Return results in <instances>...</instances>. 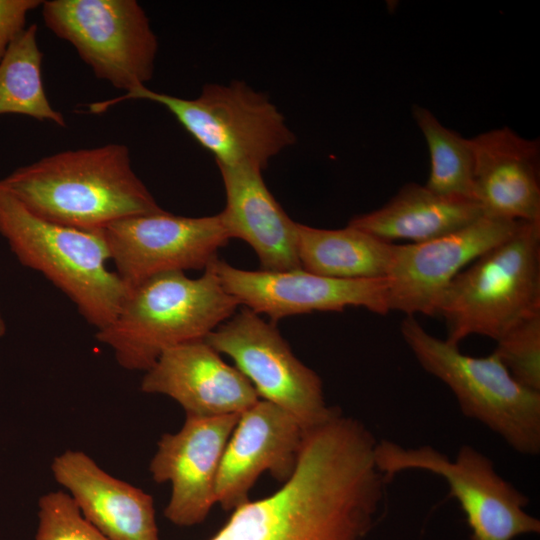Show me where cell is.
I'll return each mask as SVG.
<instances>
[{
	"label": "cell",
	"mask_w": 540,
	"mask_h": 540,
	"mask_svg": "<svg viewBox=\"0 0 540 540\" xmlns=\"http://www.w3.org/2000/svg\"><path fill=\"white\" fill-rule=\"evenodd\" d=\"M376 443L364 423L342 411L306 430L290 478L234 509L210 540H364L386 484Z\"/></svg>",
	"instance_id": "6da1fadb"
},
{
	"label": "cell",
	"mask_w": 540,
	"mask_h": 540,
	"mask_svg": "<svg viewBox=\"0 0 540 540\" xmlns=\"http://www.w3.org/2000/svg\"><path fill=\"white\" fill-rule=\"evenodd\" d=\"M1 181L36 215L78 229L102 230L162 209L135 173L124 144L61 151Z\"/></svg>",
	"instance_id": "7a4b0ae2"
},
{
	"label": "cell",
	"mask_w": 540,
	"mask_h": 540,
	"mask_svg": "<svg viewBox=\"0 0 540 540\" xmlns=\"http://www.w3.org/2000/svg\"><path fill=\"white\" fill-rule=\"evenodd\" d=\"M238 306L211 265L195 279L162 273L130 289L115 319L95 337L121 367L146 372L167 349L205 339Z\"/></svg>",
	"instance_id": "3957f363"
},
{
	"label": "cell",
	"mask_w": 540,
	"mask_h": 540,
	"mask_svg": "<svg viewBox=\"0 0 540 540\" xmlns=\"http://www.w3.org/2000/svg\"><path fill=\"white\" fill-rule=\"evenodd\" d=\"M0 234L17 260L65 294L96 331L115 319L130 289L107 267L103 229H78L42 218L0 179Z\"/></svg>",
	"instance_id": "277c9868"
},
{
	"label": "cell",
	"mask_w": 540,
	"mask_h": 540,
	"mask_svg": "<svg viewBox=\"0 0 540 540\" xmlns=\"http://www.w3.org/2000/svg\"><path fill=\"white\" fill-rule=\"evenodd\" d=\"M540 313V221H522L507 240L474 260L450 282L437 305L446 341L471 335L496 342Z\"/></svg>",
	"instance_id": "5b68a950"
},
{
	"label": "cell",
	"mask_w": 540,
	"mask_h": 540,
	"mask_svg": "<svg viewBox=\"0 0 540 540\" xmlns=\"http://www.w3.org/2000/svg\"><path fill=\"white\" fill-rule=\"evenodd\" d=\"M127 100H146L166 108L209 151L217 165H252L262 170L270 159L295 142L284 115L269 97L242 81L205 84L193 99L156 92L146 85L88 105L105 112Z\"/></svg>",
	"instance_id": "8992f818"
},
{
	"label": "cell",
	"mask_w": 540,
	"mask_h": 540,
	"mask_svg": "<svg viewBox=\"0 0 540 540\" xmlns=\"http://www.w3.org/2000/svg\"><path fill=\"white\" fill-rule=\"evenodd\" d=\"M400 331L419 365L451 390L465 417L521 455L540 454V392L518 383L495 353L465 355L429 334L414 316L403 319Z\"/></svg>",
	"instance_id": "52a82bcc"
},
{
	"label": "cell",
	"mask_w": 540,
	"mask_h": 540,
	"mask_svg": "<svg viewBox=\"0 0 540 540\" xmlns=\"http://www.w3.org/2000/svg\"><path fill=\"white\" fill-rule=\"evenodd\" d=\"M377 470L386 483L397 474L420 470L440 476L449 487L471 529L470 540H513L540 532V520L525 511L526 494L504 479L494 462L471 445H462L452 460L429 445L404 447L388 439L374 448Z\"/></svg>",
	"instance_id": "ba28073f"
},
{
	"label": "cell",
	"mask_w": 540,
	"mask_h": 540,
	"mask_svg": "<svg viewBox=\"0 0 540 540\" xmlns=\"http://www.w3.org/2000/svg\"><path fill=\"white\" fill-rule=\"evenodd\" d=\"M47 28L69 42L94 75L125 92L153 76L158 39L135 0H48Z\"/></svg>",
	"instance_id": "9c48e42d"
},
{
	"label": "cell",
	"mask_w": 540,
	"mask_h": 540,
	"mask_svg": "<svg viewBox=\"0 0 540 540\" xmlns=\"http://www.w3.org/2000/svg\"><path fill=\"white\" fill-rule=\"evenodd\" d=\"M204 340L234 361L260 399L289 412L305 431L340 411L326 404L321 378L294 355L276 323L251 309L235 312Z\"/></svg>",
	"instance_id": "30bf717a"
},
{
	"label": "cell",
	"mask_w": 540,
	"mask_h": 540,
	"mask_svg": "<svg viewBox=\"0 0 540 540\" xmlns=\"http://www.w3.org/2000/svg\"><path fill=\"white\" fill-rule=\"evenodd\" d=\"M103 231L110 261L129 289L162 273L205 270L231 239L220 213L186 217L163 209L118 220Z\"/></svg>",
	"instance_id": "8fae6325"
},
{
	"label": "cell",
	"mask_w": 540,
	"mask_h": 540,
	"mask_svg": "<svg viewBox=\"0 0 540 540\" xmlns=\"http://www.w3.org/2000/svg\"><path fill=\"white\" fill-rule=\"evenodd\" d=\"M225 290L239 303L276 323L282 318L315 311H343L364 307L386 315L388 278L340 279L300 269L243 270L224 260L211 264Z\"/></svg>",
	"instance_id": "7c38bea8"
},
{
	"label": "cell",
	"mask_w": 540,
	"mask_h": 540,
	"mask_svg": "<svg viewBox=\"0 0 540 540\" xmlns=\"http://www.w3.org/2000/svg\"><path fill=\"white\" fill-rule=\"evenodd\" d=\"M521 222L482 216L439 238L396 245L387 276L390 311L436 316L439 300L456 275L511 237Z\"/></svg>",
	"instance_id": "4fadbf2b"
},
{
	"label": "cell",
	"mask_w": 540,
	"mask_h": 540,
	"mask_svg": "<svg viewBox=\"0 0 540 540\" xmlns=\"http://www.w3.org/2000/svg\"><path fill=\"white\" fill-rule=\"evenodd\" d=\"M239 415H186L177 433L164 434L159 440L149 470L157 483H171L164 515L173 524H199L216 504L217 473Z\"/></svg>",
	"instance_id": "5bb4252c"
},
{
	"label": "cell",
	"mask_w": 540,
	"mask_h": 540,
	"mask_svg": "<svg viewBox=\"0 0 540 540\" xmlns=\"http://www.w3.org/2000/svg\"><path fill=\"white\" fill-rule=\"evenodd\" d=\"M305 430L281 407L259 399L239 415L226 444L215 500L226 511L249 501L259 476L269 472L284 483L294 472Z\"/></svg>",
	"instance_id": "9a60e30c"
},
{
	"label": "cell",
	"mask_w": 540,
	"mask_h": 540,
	"mask_svg": "<svg viewBox=\"0 0 540 540\" xmlns=\"http://www.w3.org/2000/svg\"><path fill=\"white\" fill-rule=\"evenodd\" d=\"M141 390L174 399L190 416L241 414L260 399L250 381L204 339L164 351L145 372Z\"/></svg>",
	"instance_id": "2e32d148"
},
{
	"label": "cell",
	"mask_w": 540,
	"mask_h": 540,
	"mask_svg": "<svg viewBox=\"0 0 540 540\" xmlns=\"http://www.w3.org/2000/svg\"><path fill=\"white\" fill-rule=\"evenodd\" d=\"M471 139L473 198L483 216L510 221H540V142L509 127Z\"/></svg>",
	"instance_id": "e0dca14e"
},
{
	"label": "cell",
	"mask_w": 540,
	"mask_h": 540,
	"mask_svg": "<svg viewBox=\"0 0 540 540\" xmlns=\"http://www.w3.org/2000/svg\"><path fill=\"white\" fill-rule=\"evenodd\" d=\"M51 469L83 517L108 539L159 540L151 495L109 475L80 451L55 457Z\"/></svg>",
	"instance_id": "ac0fdd59"
},
{
	"label": "cell",
	"mask_w": 540,
	"mask_h": 540,
	"mask_svg": "<svg viewBox=\"0 0 540 540\" xmlns=\"http://www.w3.org/2000/svg\"><path fill=\"white\" fill-rule=\"evenodd\" d=\"M226 193L220 216L229 237L245 241L264 271L300 269L298 223L269 191L262 169L252 165H218Z\"/></svg>",
	"instance_id": "d6986e66"
},
{
	"label": "cell",
	"mask_w": 540,
	"mask_h": 540,
	"mask_svg": "<svg viewBox=\"0 0 540 540\" xmlns=\"http://www.w3.org/2000/svg\"><path fill=\"white\" fill-rule=\"evenodd\" d=\"M482 216L473 199L440 195L411 182L382 207L354 216L348 225L388 242L401 239L422 243L457 231Z\"/></svg>",
	"instance_id": "ffe728a7"
},
{
	"label": "cell",
	"mask_w": 540,
	"mask_h": 540,
	"mask_svg": "<svg viewBox=\"0 0 540 540\" xmlns=\"http://www.w3.org/2000/svg\"><path fill=\"white\" fill-rule=\"evenodd\" d=\"M297 239L303 270L340 279L387 278L396 249V244L351 225L322 229L298 223Z\"/></svg>",
	"instance_id": "44dd1931"
},
{
	"label": "cell",
	"mask_w": 540,
	"mask_h": 540,
	"mask_svg": "<svg viewBox=\"0 0 540 540\" xmlns=\"http://www.w3.org/2000/svg\"><path fill=\"white\" fill-rule=\"evenodd\" d=\"M38 27L31 24L11 43L0 60V115L18 114L65 126L61 112L46 95Z\"/></svg>",
	"instance_id": "7402d4cb"
},
{
	"label": "cell",
	"mask_w": 540,
	"mask_h": 540,
	"mask_svg": "<svg viewBox=\"0 0 540 540\" xmlns=\"http://www.w3.org/2000/svg\"><path fill=\"white\" fill-rule=\"evenodd\" d=\"M412 116L425 138L430 156V172L425 186L440 195L474 200L471 139L445 127L423 106L414 105Z\"/></svg>",
	"instance_id": "603a6c76"
},
{
	"label": "cell",
	"mask_w": 540,
	"mask_h": 540,
	"mask_svg": "<svg viewBox=\"0 0 540 540\" xmlns=\"http://www.w3.org/2000/svg\"><path fill=\"white\" fill-rule=\"evenodd\" d=\"M493 353L518 383L540 392V313L500 338Z\"/></svg>",
	"instance_id": "cb8c5ba5"
},
{
	"label": "cell",
	"mask_w": 540,
	"mask_h": 540,
	"mask_svg": "<svg viewBox=\"0 0 540 540\" xmlns=\"http://www.w3.org/2000/svg\"><path fill=\"white\" fill-rule=\"evenodd\" d=\"M38 506L35 540H110L83 517L72 497L62 491L43 495Z\"/></svg>",
	"instance_id": "d4e9b609"
},
{
	"label": "cell",
	"mask_w": 540,
	"mask_h": 540,
	"mask_svg": "<svg viewBox=\"0 0 540 540\" xmlns=\"http://www.w3.org/2000/svg\"><path fill=\"white\" fill-rule=\"evenodd\" d=\"M42 3L41 0H0V60L26 29L28 14Z\"/></svg>",
	"instance_id": "484cf974"
},
{
	"label": "cell",
	"mask_w": 540,
	"mask_h": 540,
	"mask_svg": "<svg viewBox=\"0 0 540 540\" xmlns=\"http://www.w3.org/2000/svg\"><path fill=\"white\" fill-rule=\"evenodd\" d=\"M6 329H7L6 322L0 310V337L5 335Z\"/></svg>",
	"instance_id": "4316f807"
}]
</instances>
